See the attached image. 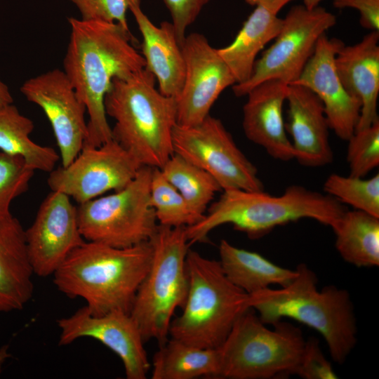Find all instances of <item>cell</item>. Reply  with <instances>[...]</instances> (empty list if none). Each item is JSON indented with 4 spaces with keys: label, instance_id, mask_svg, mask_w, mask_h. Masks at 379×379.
<instances>
[{
    "label": "cell",
    "instance_id": "34",
    "mask_svg": "<svg viewBox=\"0 0 379 379\" xmlns=\"http://www.w3.org/2000/svg\"><path fill=\"white\" fill-rule=\"evenodd\" d=\"M295 375L304 379H335L331 363L324 356L317 339L305 340L303 352Z\"/></svg>",
    "mask_w": 379,
    "mask_h": 379
},
{
    "label": "cell",
    "instance_id": "24",
    "mask_svg": "<svg viewBox=\"0 0 379 379\" xmlns=\"http://www.w3.org/2000/svg\"><path fill=\"white\" fill-rule=\"evenodd\" d=\"M220 264L228 279L248 294L284 287L297 275L296 270L282 267L260 254L236 247L225 239L219 245Z\"/></svg>",
    "mask_w": 379,
    "mask_h": 379
},
{
    "label": "cell",
    "instance_id": "39",
    "mask_svg": "<svg viewBox=\"0 0 379 379\" xmlns=\"http://www.w3.org/2000/svg\"><path fill=\"white\" fill-rule=\"evenodd\" d=\"M10 357V354L8 352V346L4 345L2 347L0 348V373L2 370L3 365L7 360V359Z\"/></svg>",
    "mask_w": 379,
    "mask_h": 379
},
{
    "label": "cell",
    "instance_id": "16",
    "mask_svg": "<svg viewBox=\"0 0 379 379\" xmlns=\"http://www.w3.org/2000/svg\"><path fill=\"white\" fill-rule=\"evenodd\" d=\"M25 232L34 273L42 277L53 275L70 253L86 241L79 230L77 208L69 196L52 190Z\"/></svg>",
    "mask_w": 379,
    "mask_h": 379
},
{
    "label": "cell",
    "instance_id": "18",
    "mask_svg": "<svg viewBox=\"0 0 379 379\" xmlns=\"http://www.w3.org/2000/svg\"><path fill=\"white\" fill-rule=\"evenodd\" d=\"M286 133L291 139L294 159L307 167H321L333 161V154L328 139L330 129L324 106L308 88L288 84Z\"/></svg>",
    "mask_w": 379,
    "mask_h": 379
},
{
    "label": "cell",
    "instance_id": "38",
    "mask_svg": "<svg viewBox=\"0 0 379 379\" xmlns=\"http://www.w3.org/2000/svg\"><path fill=\"white\" fill-rule=\"evenodd\" d=\"M13 103L8 86L0 79V105Z\"/></svg>",
    "mask_w": 379,
    "mask_h": 379
},
{
    "label": "cell",
    "instance_id": "13",
    "mask_svg": "<svg viewBox=\"0 0 379 379\" xmlns=\"http://www.w3.org/2000/svg\"><path fill=\"white\" fill-rule=\"evenodd\" d=\"M185 79L176 98L177 124L190 126L202 121L221 93L236 84L231 70L217 48L201 34L185 36L181 46Z\"/></svg>",
    "mask_w": 379,
    "mask_h": 379
},
{
    "label": "cell",
    "instance_id": "20",
    "mask_svg": "<svg viewBox=\"0 0 379 379\" xmlns=\"http://www.w3.org/2000/svg\"><path fill=\"white\" fill-rule=\"evenodd\" d=\"M335 67L345 88L361 102L356 130L371 126L378 119L379 31H371L354 45L343 44L335 55Z\"/></svg>",
    "mask_w": 379,
    "mask_h": 379
},
{
    "label": "cell",
    "instance_id": "1",
    "mask_svg": "<svg viewBox=\"0 0 379 379\" xmlns=\"http://www.w3.org/2000/svg\"><path fill=\"white\" fill-rule=\"evenodd\" d=\"M69 41L63 72L89 119L83 147H97L112 138L105 98L112 80L128 77L145 67V61L132 42L129 29L117 22L70 18Z\"/></svg>",
    "mask_w": 379,
    "mask_h": 379
},
{
    "label": "cell",
    "instance_id": "19",
    "mask_svg": "<svg viewBox=\"0 0 379 379\" xmlns=\"http://www.w3.org/2000/svg\"><path fill=\"white\" fill-rule=\"evenodd\" d=\"M288 85L278 79L264 81L247 93L243 107L242 126L246 138L282 161L294 159L283 117Z\"/></svg>",
    "mask_w": 379,
    "mask_h": 379
},
{
    "label": "cell",
    "instance_id": "23",
    "mask_svg": "<svg viewBox=\"0 0 379 379\" xmlns=\"http://www.w3.org/2000/svg\"><path fill=\"white\" fill-rule=\"evenodd\" d=\"M283 18L255 6L244 22L234 39L228 46L217 48L235 79L236 84L247 81L251 77L256 57L279 33Z\"/></svg>",
    "mask_w": 379,
    "mask_h": 379
},
{
    "label": "cell",
    "instance_id": "32",
    "mask_svg": "<svg viewBox=\"0 0 379 379\" xmlns=\"http://www.w3.org/2000/svg\"><path fill=\"white\" fill-rule=\"evenodd\" d=\"M34 173L21 157L0 152V219L12 215L11 202L27 190Z\"/></svg>",
    "mask_w": 379,
    "mask_h": 379
},
{
    "label": "cell",
    "instance_id": "28",
    "mask_svg": "<svg viewBox=\"0 0 379 379\" xmlns=\"http://www.w3.org/2000/svg\"><path fill=\"white\" fill-rule=\"evenodd\" d=\"M160 170L190 206L201 215H205L215 194L222 190L208 173L175 153Z\"/></svg>",
    "mask_w": 379,
    "mask_h": 379
},
{
    "label": "cell",
    "instance_id": "3",
    "mask_svg": "<svg viewBox=\"0 0 379 379\" xmlns=\"http://www.w3.org/2000/svg\"><path fill=\"white\" fill-rule=\"evenodd\" d=\"M288 286L248 294V305L265 324L294 319L319 333L333 361L343 364L357 341V324L350 293L330 285L317 288L315 273L305 263Z\"/></svg>",
    "mask_w": 379,
    "mask_h": 379
},
{
    "label": "cell",
    "instance_id": "2",
    "mask_svg": "<svg viewBox=\"0 0 379 379\" xmlns=\"http://www.w3.org/2000/svg\"><path fill=\"white\" fill-rule=\"evenodd\" d=\"M152 256L149 241L127 248L85 241L53 273V284L67 297L84 299L93 315L130 313Z\"/></svg>",
    "mask_w": 379,
    "mask_h": 379
},
{
    "label": "cell",
    "instance_id": "14",
    "mask_svg": "<svg viewBox=\"0 0 379 379\" xmlns=\"http://www.w3.org/2000/svg\"><path fill=\"white\" fill-rule=\"evenodd\" d=\"M25 98L38 105L52 127L62 166L79 154L87 136L86 111L63 70L54 69L26 80L20 88Z\"/></svg>",
    "mask_w": 379,
    "mask_h": 379
},
{
    "label": "cell",
    "instance_id": "25",
    "mask_svg": "<svg viewBox=\"0 0 379 379\" xmlns=\"http://www.w3.org/2000/svg\"><path fill=\"white\" fill-rule=\"evenodd\" d=\"M159 347L152 358V379L219 378L218 348H200L173 338Z\"/></svg>",
    "mask_w": 379,
    "mask_h": 379
},
{
    "label": "cell",
    "instance_id": "10",
    "mask_svg": "<svg viewBox=\"0 0 379 379\" xmlns=\"http://www.w3.org/2000/svg\"><path fill=\"white\" fill-rule=\"evenodd\" d=\"M336 23L335 16L321 6L308 9L303 5L291 8L283 18L274 42L257 60L249 79L232 86L236 96H244L255 86L269 79L287 84L300 77L319 38Z\"/></svg>",
    "mask_w": 379,
    "mask_h": 379
},
{
    "label": "cell",
    "instance_id": "9",
    "mask_svg": "<svg viewBox=\"0 0 379 379\" xmlns=\"http://www.w3.org/2000/svg\"><path fill=\"white\" fill-rule=\"evenodd\" d=\"M152 169L142 166L125 187L79 204V227L86 241L127 248L152 238L159 227L149 201Z\"/></svg>",
    "mask_w": 379,
    "mask_h": 379
},
{
    "label": "cell",
    "instance_id": "36",
    "mask_svg": "<svg viewBox=\"0 0 379 379\" xmlns=\"http://www.w3.org/2000/svg\"><path fill=\"white\" fill-rule=\"evenodd\" d=\"M335 8H354L359 12L361 27L370 31H379V0H333Z\"/></svg>",
    "mask_w": 379,
    "mask_h": 379
},
{
    "label": "cell",
    "instance_id": "8",
    "mask_svg": "<svg viewBox=\"0 0 379 379\" xmlns=\"http://www.w3.org/2000/svg\"><path fill=\"white\" fill-rule=\"evenodd\" d=\"M270 329L251 308L236 321L222 345L219 378L272 379L295 375L305 340L280 320Z\"/></svg>",
    "mask_w": 379,
    "mask_h": 379
},
{
    "label": "cell",
    "instance_id": "26",
    "mask_svg": "<svg viewBox=\"0 0 379 379\" xmlns=\"http://www.w3.org/2000/svg\"><path fill=\"white\" fill-rule=\"evenodd\" d=\"M331 228L335 248L345 262L357 267L379 265V218L346 210Z\"/></svg>",
    "mask_w": 379,
    "mask_h": 379
},
{
    "label": "cell",
    "instance_id": "7",
    "mask_svg": "<svg viewBox=\"0 0 379 379\" xmlns=\"http://www.w3.org/2000/svg\"><path fill=\"white\" fill-rule=\"evenodd\" d=\"M185 228L159 225L149 240L151 263L130 311L145 342L154 340L159 346L169 338L173 316L183 306L188 292L190 244Z\"/></svg>",
    "mask_w": 379,
    "mask_h": 379
},
{
    "label": "cell",
    "instance_id": "5",
    "mask_svg": "<svg viewBox=\"0 0 379 379\" xmlns=\"http://www.w3.org/2000/svg\"><path fill=\"white\" fill-rule=\"evenodd\" d=\"M145 67L126 78H115L105 98L107 115L115 121L117 141L141 165L161 168L173 154L176 99L155 88Z\"/></svg>",
    "mask_w": 379,
    "mask_h": 379
},
{
    "label": "cell",
    "instance_id": "31",
    "mask_svg": "<svg viewBox=\"0 0 379 379\" xmlns=\"http://www.w3.org/2000/svg\"><path fill=\"white\" fill-rule=\"evenodd\" d=\"M347 141L350 175L364 178L379 165V119L368 127L356 130Z\"/></svg>",
    "mask_w": 379,
    "mask_h": 379
},
{
    "label": "cell",
    "instance_id": "33",
    "mask_svg": "<svg viewBox=\"0 0 379 379\" xmlns=\"http://www.w3.org/2000/svg\"><path fill=\"white\" fill-rule=\"evenodd\" d=\"M79 9L81 20L117 22L126 29L128 0H70Z\"/></svg>",
    "mask_w": 379,
    "mask_h": 379
},
{
    "label": "cell",
    "instance_id": "17",
    "mask_svg": "<svg viewBox=\"0 0 379 379\" xmlns=\"http://www.w3.org/2000/svg\"><path fill=\"white\" fill-rule=\"evenodd\" d=\"M344 43L323 34L298 79L293 84L304 86L321 101L330 129L347 140L359 121L361 104L343 86L335 69V57Z\"/></svg>",
    "mask_w": 379,
    "mask_h": 379
},
{
    "label": "cell",
    "instance_id": "30",
    "mask_svg": "<svg viewBox=\"0 0 379 379\" xmlns=\"http://www.w3.org/2000/svg\"><path fill=\"white\" fill-rule=\"evenodd\" d=\"M325 194L354 210L379 218V174L368 179L331 174L324 183Z\"/></svg>",
    "mask_w": 379,
    "mask_h": 379
},
{
    "label": "cell",
    "instance_id": "40",
    "mask_svg": "<svg viewBox=\"0 0 379 379\" xmlns=\"http://www.w3.org/2000/svg\"><path fill=\"white\" fill-rule=\"evenodd\" d=\"M322 0H303V6L308 9H312L319 6Z\"/></svg>",
    "mask_w": 379,
    "mask_h": 379
},
{
    "label": "cell",
    "instance_id": "22",
    "mask_svg": "<svg viewBox=\"0 0 379 379\" xmlns=\"http://www.w3.org/2000/svg\"><path fill=\"white\" fill-rule=\"evenodd\" d=\"M25 232L13 216L0 219V312L20 310L34 293Z\"/></svg>",
    "mask_w": 379,
    "mask_h": 379
},
{
    "label": "cell",
    "instance_id": "35",
    "mask_svg": "<svg viewBox=\"0 0 379 379\" xmlns=\"http://www.w3.org/2000/svg\"><path fill=\"white\" fill-rule=\"evenodd\" d=\"M171 18L178 41L182 46L186 30L197 20L202 9L212 0H163Z\"/></svg>",
    "mask_w": 379,
    "mask_h": 379
},
{
    "label": "cell",
    "instance_id": "15",
    "mask_svg": "<svg viewBox=\"0 0 379 379\" xmlns=\"http://www.w3.org/2000/svg\"><path fill=\"white\" fill-rule=\"evenodd\" d=\"M60 331L58 345L65 346L81 338L98 340L121 360L128 379H145L150 362L145 340L130 313L112 311L92 314L86 306L68 317L57 320Z\"/></svg>",
    "mask_w": 379,
    "mask_h": 379
},
{
    "label": "cell",
    "instance_id": "11",
    "mask_svg": "<svg viewBox=\"0 0 379 379\" xmlns=\"http://www.w3.org/2000/svg\"><path fill=\"white\" fill-rule=\"evenodd\" d=\"M172 142L173 153L208 173L222 191L264 190L257 168L237 147L220 119L209 114L193 126L176 124Z\"/></svg>",
    "mask_w": 379,
    "mask_h": 379
},
{
    "label": "cell",
    "instance_id": "29",
    "mask_svg": "<svg viewBox=\"0 0 379 379\" xmlns=\"http://www.w3.org/2000/svg\"><path fill=\"white\" fill-rule=\"evenodd\" d=\"M149 201L159 225L187 227L204 215L196 213L180 192L164 178L160 168H153Z\"/></svg>",
    "mask_w": 379,
    "mask_h": 379
},
{
    "label": "cell",
    "instance_id": "4",
    "mask_svg": "<svg viewBox=\"0 0 379 379\" xmlns=\"http://www.w3.org/2000/svg\"><path fill=\"white\" fill-rule=\"evenodd\" d=\"M345 211L333 197L298 185L279 196L264 190H229L211 204L199 222L185 230L190 245L206 241L212 230L225 224L258 239L277 226L303 218L331 227Z\"/></svg>",
    "mask_w": 379,
    "mask_h": 379
},
{
    "label": "cell",
    "instance_id": "6",
    "mask_svg": "<svg viewBox=\"0 0 379 379\" xmlns=\"http://www.w3.org/2000/svg\"><path fill=\"white\" fill-rule=\"evenodd\" d=\"M189 288L169 335L192 346L218 349L238 318L250 307L248 294L232 284L219 261L189 249L186 258Z\"/></svg>",
    "mask_w": 379,
    "mask_h": 379
},
{
    "label": "cell",
    "instance_id": "21",
    "mask_svg": "<svg viewBox=\"0 0 379 379\" xmlns=\"http://www.w3.org/2000/svg\"><path fill=\"white\" fill-rule=\"evenodd\" d=\"M141 33L142 55L145 68L154 76L159 91L164 95L177 98L185 79V60L173 26L164 21L155 25L141 8L140 0H128Z\"/></svg>",
    "mask_w": 379,
    "mask_h": 379
},
{
    "label": "cell",
    "instance_id": "37",
    "mask_svg": "<svg viewBox=\"0 0 379 379\" xmlns=\"http://www.w3.org/2000/svg\"><path fill=\"white\" fill-rule=\"evenodd\" d=\"M291 1L293 0H245L246 4L260 6L274 15H277Z\"/></svg>",
    "mask_w": 379,
    "mask_h": 379
},
{
    "label": "cell",
    "instance_id": "27",
    "mask_svg": "<svg viewBox=\"0 0 379 379\" xmlns=\"http://www.w3.org/2000/svg\"><path fill=\"white\" fill-rule=\"evenodd\" d=\"M33 121L22 114L13 103L0 105V150L21 157L33 169L51 173L60 159L51 147L34 142L29 137Z\"/></svg>",
    "mask_w": 379,
    "mask_h": 379
},
{
    "label": "cell",
    "instance_id": "12",
    "mask_svg": "<svg viewBox=\"0 0 379 379\" xmlns=\"http://www.w3.org/2000/svg\"><path fill=\"white\" fill-rule=\"evenodd\" d=\"M141 166L112 139L100 147H83L69 165L49 173L48 185L80 204L125 187Z\"/></svg>",
    "mask_w": 379,
    "mask_h": 379
}]
</instances>
